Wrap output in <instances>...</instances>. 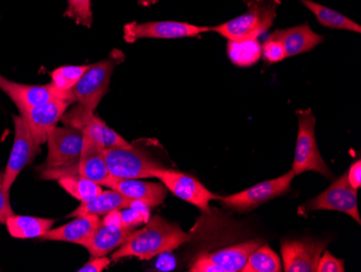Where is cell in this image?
<instances>
[{
	"label": "cell",
	"mask_w": 361,
	"mask_h": 272,
	"mask_svg": "<svg viewBox=\"0 0 361 272\" xmlns=\"http://www.w3.org/2000/svg\"><path fill=\"white\" fill-rule=\"evenodd\" d=\"M13 214L10 202V192H7L4 188V172H0V223L5 225L6 220Z\"/></svg>",
	"instance_id": "cell-32"
},
{
	"label": "cell",
	"mask_w": 361,
	"mask_h": 272,
	"mask_svg": "<svg viewBox=\"0 0 361 272\" xmlns=\"http://www.w3.org/2000/svg\"><path fill=\"white\" fill-rule=\"evenodd\" d=\"M262 244L252 240L235 247H226L212 253L198 255L190 267L192 272H238L243 270L249 255Z\"/></svg>",
	"instance_id": "cell-12"
},
{
	"label": "cell",
	"mask_w": 361,
	"mask_h": 272,
	"mask_svg": "<svg viewBox=\"0 0 361 272\" xmlns=\"http://www.w3.org/2000/svg\"><path fill=\"white\" fill-rule=\"evenodd\" d=\"M243 1H245V4L248 3V0H243Z\"/></svg>",
	"instance_id": "cell-37"
},
{
	"label": "cell",
	"mask_w": 361,
	"mask_h": 272,
	"mask_svg": "<svg viewBox=\"0 0 361 272\" xmlns=\"http://www.w3.org/2000/svg\"><path fill=\"white\" fill-rule=\"evenodd\" d=\"M135 228L129 227L111 226L102 223L95 227L81 247L90 253L91 257H102L121 247L131 237Z\"/></svg>",
	"instance_id": "cell-18"
},
{
	"label": "cell",
	"mask_w": 361,
	"mask_h": 272,
	"mask_svg": "<svg viewBox=\"0 0 361 272\" xmlns=\"http://www.w3.org/2000/svg\"><path fill=\"white\" fill-rule=\"evenodd\" d=\"M348 179L350 186L354 189L361 187V162L360 160L353 163L348 172Z\"/></svg>",
	"instance_id": "cell-34"
},
{
	"label": "cell",
	"mask_w": 361,
	"mask_h": 272,
	"mask_svg": "<svg viewBox=\"0 0 361 272\" xmlns=\"http://www.w3.org/2000/svg\"><path fill=\"white\" fill-rule=\"evenodd\" d=\"M61 121L65 126L77 128L104 150L130 145L125 138L121 137L119 134L109 127L100 117H97L94 112L88 111L81 105H78L70 111L65 112Z\"/></svg>",
	"instance_id": "cell-11"
},
{
	"label": "cell",
	"mask_w": 361,
	"mask_h": 272,
	"mask_svg": "<svg viewBox=\"0 0 361 272\" xmlns=\"http://www.w3.org/2000/svg\"><path fill=\"white\" fill-rule=\"evenodd\" d=\"M100 221V216L97 215L75 217L74 220L59 228H52L39 239L42 241H61L81 245L88 239Z\"/></svg>",
	"instance_id": "cell-21"
},
{
	"label": "cell",
	"mask_w": 361,
	"mask_h": 272,
	"mask_svg": "<svg viewBox=\"0 0 361 272\" xmlns=\"http://www.w3.org/2000/svg\"><path fill=\"white\" fill-rule=\"evenodd\" d=\"M262 57L267 63L281 62L287 58L283 42L278 40L273 33L262 45Z\"/></svg>",
	"instance_id": "cell-30"
},
{
	"label": "cell",
	"mask_w": 361,
	"mask_h": 272,
	"mask_svg": "<svg viewBox=\"0 0 361 272\" xmlns=\"http://www.w3.org/2000/svg\"><path fill=\"white\" fill-rule=\"evenodd\" d=\"M283 269L279 256L269 247L259 245L249 255L243 272H279Z\"/></svg>",
	"instance_id": "cell-25"
},
{
	"label": "cell",
	"mask_w": 361,
	"mask_h": 272,
	"mask_svg": "<svg viewBox=\"0 0 361 272\" xmlns=\"http://www.w3.org/2000/svg\"><path fill=\"white\" fill-rule=\"evenodd\" d=\"M154 178L159 179L174 196L195 205L204 213L210 212L211 201L221 198L208 190L200 180L185 172L164 167L154 172Z\"/></svg>",
	"instance_id": "cell-8"
},
{
	"label": "cell",
	"mask_w": 361,
	"mask_h": 272,
	"mask_svg": "<svg viewBox=\"0 0 361 272\" xmlns=\"http://www.w3.org/2000/svg\"><path fill=\"white\" fill-rule=\"evenodd\" d=\"M326 243L306 237L283 240L281 242L283 268L286 272H316Z\"/></svg>",
	"instance_id": "cell-15"
},
{
	"label": "cell",
	"mask_w": 361,
	"mask_h": 272,
	"mask_svg": "<svg viewBox=\"0 0 361 272\" xmlns=\"http://www.w3.org/2000/svg\"><path fill=\"white\" fill-rule=\"evenodd\" d=\"M71 105L72 102L70 101L56 98L37 107H30L25 113L21 114L27 123L32 136L40 146L47 142L49 133L62 119L63 115L68 111V107Z\"/></svg>",
	"instance_id": "cell-16"
},
{
	"label": "cell",
	"mask_w": 361,
	"mask_h": 272,
	"mask_svg": "<svg viewBox=\"0 0 361 272\" xmlns=\"http://www.w3.org/2000/svg\"><path fill=\"white\" fill-rule=\"evenodd\" d=\"M47 143L48 156L42 178L60 179L65 176L78 175L77 166L84 145V134L71 126H56L49 133Z\"/></svg>",
	"instance_id": "cell-2"
},
{
	"label": "cell",
	"mask_w": 361,
	"mask_h": 272,
	"mask_svg": "<svg viewBox=\"0 0 361 272\" xmlns=\"http://www.w3.org/2000/svg\"><path fill=\"white\" fill-rule=\"evenodd\" d=\"M299 121V133H298L297 147L294 154L292 172L295 176L302 172H319L326 178H331L332 174L329 167L324 161L317 142H316L315 127L316 119L313 110L308 107L306 110L297 111Z\"/></svg>",
	"instance_id": "cell-4"
},
{
	"label": "cell",
	"mask_w": 361,
	"mask_h": 272,
	"mask_svg": "<svg viewBox=\"0 0 361 272\" xmlns=\"http://www.w3.org/2000/svg\"><path fill=\"white\" fill-rule=\"evenodd\" d=\"M88 69L89 66H61L50 74L51 84L59 90L71 93Z\"/></svg>",
	"instance_id": "cell-28"
},
{
	"label": "cell",
	"mask_w": 361,
	"mask_h": 272,
	"mask_svg": "<svg viewBox=\"0 0 361 272\" xmlns=\"http://www.w3.org/2000/svg\"><path fill=\"white\" fill-rule=\"evenodd\" d=\"M111 264V259L106 256L102 257H92L86 265L79 268L78 272H101L106 269Z\"/></svg>",
	"instance_id": "cell-33"
},
{
	"label": "cell",
	"mask_w": 361,
	"mask_h": 272,
	"mask_svg": "<svg viewBox=\"0 0 361 272\" xmlns=\"http://www.w3.org/2000/svg\"><path fill=\"white\" fill-rule=\"evenodd\" d=\"M158 3V0H137V4L142 7H151Z\"/></svg>",
	"instance_id": "cell-36"
},
{
	"label": "cell",
	"mask_w": 361,
	"mask_h": 272,
	"mask_svg": "<svg viewBox=\"0 0 361 272\" xmlns=\"http://www.w3.org/2000/svg\"><path fill=\"white\" fill-rule=\"evenodd\" d=\"M281 4V0H248L245 13L211 28V30L231 42L257 40L273 26Z\"/></svg>",
	"instance_id": "cell-3"
},
{
	"label": "cell",
	"mask_w": 361,
	"mask_h": 272,
	"mask_svg": "<svg viewBox=\"0 0 361 272\" xmlns=\"http://www.w3.org/2000/svg\"><path fill=\"white\" fill-rule=\"evenodd\" d=\"M310 211H336L345 213L360 225L361 219L357 202V189L350 186L348 172L338 178L322 194L308 202Z\"/></svg>",
	"instance_id": "cell-14"
},
{
	"label": "cell",
	"mask_w": 361,
	"mask_h": 272,
	"mask_svg": "<svg viewBox=\"0 0 361 272\" xmlns=\"http://www.w3.org/2000/svg\"><path fill=\"white\" fill-rule=\"evenodd\" d=\"M56 220L40 218V217L11 215L6 220L8 232L16 239H35L42 237L49 230H51Z\"/></svg>",
	"instance_id": "cell-23"
},
{
	"label": "cell",
	"mask_w": 361,
	"mask_h": 272,
	"mask_svg": "<svg viewBox=\"0 0 361 272\" xmlns=\"http://www.w3.org/2000/svg\"><path fill=\"white\" fill-rule=\"evenodd\" d=\"M104 186L117 191L130 200L141 201L151 207L158 206L167 198L168 190L164 184L140 179H126L111 176Z\"/></svg>",
	"instance_id": "cell-17"
},
{
	"label": "cell",
	"mask_w": 361,
	"mask_h": 272,
	"mask_svg": "<svg viewBox=\"0 0 361 272\" xmlns=\"http://www.w3.org/2000/svg\"><path fill=\"white\" fill-rule=\"evenodd\" d=\"M0 89L13 101L19 109L20 114H23L30 107H37L42 103L61 98L74 102L73 91L65 93L59 90L50 83L48 85H25L12 82L0 74Z\"/></svg>",
	"instance_id": "cell-13"
},
{
	"label": "cell",
	"mask_w": 361,
	"mask_h": 272,
	"mask_svg": "<svg viewBox=\"0 0 361 272\" xmlns=\"http://www.w3.org/2000/svg\"><path fill=\"white\" fill-rule=\"evenodd\" d=\"M192 239V235L182 230L176 223L154 216L147 220L145 227L135 230L127 242L111 254V261H117L126 257L149 261L156 256L174 251Z\"/></svg>",
	"instance_id": "cell-1"
},
{
	"label": "cell",
	"mask_w": 361,
	"mask_h": 272,
	"mask_svg": "<svg viewBox=\"0 0 361 272\" xmlns=\"http://www.w3.org/2000/svg\"><path fill=\"white\" fill-rule=\"evenodd\" d=\"M273 34L283 42L287 58L312 52L324 42V36L315 33L307 24L276 30Z\"/></svg>",
	"instance_id": "cell-20"
},
{
	"label": "cell",
	"mask_w": 361,
	"mask_h": 272,
	"mask_svg": "<svg viewBox=\"0 0 361 272\" xmlns=\"http://www.w3.org/2000/svg\"><path fill=\"white\" fill-rule=\"evenodd\" d=\"M300 1L315 16L317 21L324 28H332V30H350V32L360 33L361 26L350 20V18L343 16L340 12L324 7V6L319 5V4L312 1V0H300Z\"/></svg>",
	"instance_id": "cell-24"
},
{
	"label": "cell",
	"mask_w": 361,
	"mask_h": 272,
	"mask_svg": "<svg viewBox=\"0 0 361 272\" xmlns=\"http://www.w3.org/2000/svg\"><path fill=\"white\" fill-rule=\"evenodd\" d=\"M123 52H111L109 58L90 64L76 86L73 88L75 101L79 105L94 112L106 95L115 66L121 61Z\"/></svg>",
	"instance_id": "cell-5"
},
{
	"label": "cell",
	"mask_w": 361,
	"mask_h": 272,
	"mask_svg": "<svg viewBox=\"0 0 361 272\" xmlns=\"http://www.w3.org/2000/svg\"><path fill=\"white\" fill-rule=\"evenodd\" d=\"M58 182L70 196L80 201V203L92 200L103 191L100 184H95L87 178L80 177L79 175L65 176L58 179Z\"/></svg>",
	"instance_id": "cell-27"
},
{
	"label": "cell",
	"mask_w": 361,
	"mask_h": 272,
	"mask_svg": "<svg viewBox=\"0 0 361 272\" xmlns=\"http://www.w3.org/2000/svg\"><path fill=\"white\" fill-rule=\"evenodd\" d=\"M294 177L295 175L292 170H289L287 174L276 179L261 182L232 196L224 198L221 196L220 201L225 206L236 212H249L255 210L259 205L287 194L291 188V182Z\"/></svg>",
	"instance_id": "cell-9"
},
{
	"label": "cell",
	"mask_w": 361,
	"mask_h": 272,
	"mask_svg": "<svg viewBox=\"0 0 361 272\" xmlns=\"http://www.w3.org/2000/svg\"><path fill=\"white\" fill-rule=\"evenodd\" d=\"M77 170L80 177L87 178L100 186H104L111 177L105 161L104 149L86 135H84V145Z\"/></svg>",
	"instance_id": "cell-19"
},
{
	"label": "cell",
	"mask_w": 361,
	"mask_h": 272,
	"mask_svg": "<svg viewBox=\"0 0 361 272\" xmlns=\"http://www.w3.org/2000/svg\"><path fill=\"white\" fill-rule=\"evenodd\" d=\"M133 200L126 198L117 191L111 190L102 191L99 196H95L88 202L80 203L74 212L71 213L72 218L86 215H106L113 211L123 210L131 205Z\"/></svg>",
	"instance_id": "cell-22"
},
{
	"label": "cell",
	"mask_w": 361,
	"mask_h": 272,
	"mask_svg": "<svg viewBox=\"0 0 361 272\" xmlns=\"http://www.w3.org/2000/svg\"><path fill=\"white\" fill-rule=\"evenodd\" d=\"M66 16L74 20L77 24L90 28L92 25L93 16L91 0H68Z\"/></svg>",
	"instance_id": "cell-29"
},
{
	"label": "cell",
	"mask_w": 361,
	"mask_h": 272,
	"mask_svg": "<svg viewBox=\"0 0 361 272\" xmlns=\"http://www.w3.org/2000/svg\"><path fill=\"white\" fill-rule=\"evenodd\" d=\"M14 140L7 166L4 172V188L7 192L21 174L40 152V145L32 136L25 119L21 115H13Z\"/></svg>",
	"instance_id": "cell-7"
},
{
	"label": "cell",
	"mask_w": 361,
	"mask_h": 272,
	"mask_svg": "<svg viewBox=\"0 0 361 272\" xmlns=\"http://www.w3.org/2000/svg\"><path fill=\"white\" fill-rule=\"evenodd\" d=\"M227 54L234 64L241 68L255 66L262 57V45L259 40H253L248 42H227Z\"/></svg>",
	"instance_id": "cell-26"
},
{
	"label": "cell",
	"mask_w": 361,
	"mask_h": 272,
	"mask_svg": "<svg viewBox=\"0 0 361 272\" xmlns=\"http://www.w3.org/2000/svg\"><path fill=\"white\" fill-rule=\"evenodd\" d=\"M102 223L111 225V226L125 227L123 216H121V210L113 211V212L104 215Z\"/></svg>",
	"instance_id": "cell-35"
},
{
	"label": "cell",
	"mask_w": 361,
	"mask_h": 272,
	"mask_svg": "<svg viewBox=\"0 0 361 272\" xmlns=\"http://www.w3.org/2000/svg\"><path fill=\"white\" fill-rule=\"evenodd\" d=\"M318 272H344L345 271V266L342 259H336V256L332 255L330 252H322L320 256L319 261H318Z\"/></svg>",
	"instance_id": "cell-31"
},
{
	"label": "cell",
	"mask_w": 361,
	"mask_h": 272,
	"mask_svg": "<svg viewBox=\"0 0 361 272\" xmlns=\"http://www.w3.org/2000/svg\"><path fill=\"white\" fill-rule=\"evenodd\" d=\"M105 161L113 177L141 179L154 177L156 170L165 166L158 163L145 150L129 145L104 150Z\"/></svg>",
	"instance_id": "cell-6"
},
{
	"label": "cell",
	"mask_w": 361,
	"mask_h": 272,
	"mask_svg": "<svg viewBox=\"0 0 361 272\" xmlns=\"http://www.w3.org/2000/svg\"><path fill=\"white\" fill-rule=\"evenodd\" d=\"M208 26H197L185 22L152 21L145 23L130 22L123 26V40L129 44L142 38L156 40H176V38L197 37L210 32Z\"/></svg>",
	"instance_id": "cell-10"
}]
</instances>
